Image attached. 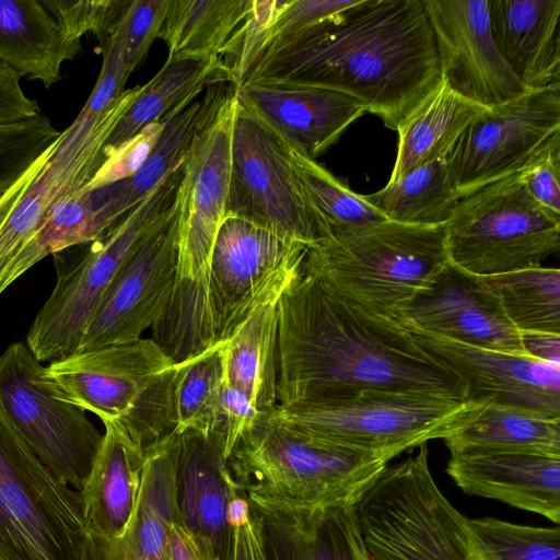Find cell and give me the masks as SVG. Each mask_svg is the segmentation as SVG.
Wrapping results in <instances>:
<instances>
[{
  "label": "cell",
  "mask_w": 560,
  "mask_h": 560,
  "mask_svg": "<svg viewBox=\"0 0 560 560\" xmlns=\"http://www.w3.org/2000/svg\"><path fill=\"white\" fill-rule=\"evenodd\" d=\"M393 458L314 441L261 411L228 464L249 500L314 509L354 506Z\"/></svg>",
  "instance_id": "obj_4"
},
{
  "label": "cell",
  "mask_w": 560,
  "mask_h": 560,
  "mask_svg": "<svg viewBox=\"0 0 560 560\" xmlns=\"http://www.w3.org/2000/svg\"><path fill=\"white\" fill-rule=\"evenodd\" d=\"M183 163L100 237L51 255L56 284L26 336V346L37 361L51 362L74 353L89 317L120 267L173 210Z\"/></svg>",
  "instance_id": "obj_8"
},
{
  "label": "cell",
  "mask_w": 560,
  "mask_h": 560,
  "mask_svg": "<svg viewBox=\"0 0 560 560\" xmlns=\"http://www.w3.org/2000/svg\"><path fill=\"white\" fill-rule=\"evenodd\" d=\"M363 198L386 220L413 225H444L459 201L446 159L413 168Z\"/></svg>",
  "instance_id": "obj_35"
},
{
  "label": "cell",
  "mask_w": 560,
  "mask_h": 560,
  "mask_svg": "<svg viewBox=\"0 0 560 560\" xmlns=\"http://www.w3.org/2000/svg\"><path fill=\"white\" fill-rule=\"evenodd\" d=\"M499 54L529 90L560 85V0H488Z\"/></svg>",
  "instance_id": "obj_26"
},
{
  "label": "cell",
  "mask_w": 560,
  "mask_h": 560,
  "mask_svg": "<svg viewBox=\"0 0 560 560\" xmlns=\"http://www.w3.org/2000/svg\"><path fill=\"white\" fill-rule=\"evenodd\" d=\"M44 370L26 345L8 346L0 355V406L37 458L58 479L81 490L103 433L83 409L50 392Z\"/></svg>",
  "instance_id": "obj_12"
},
{
  "label": "cell",
  "mask_w": 560,
  "mask_h": 560,
  "mask_svg": "<svg viewBox=\"0 0 560 560\" xmlns=\"http://www.w3.org/2000/svg\"><path fill=\"white\" fill-rule=\"evenodd\" d=\"M220 435L187 430L179 434L176 501L180 521L207 539L220 560L235 559L236 529L226 521L230 502L243 493Z\"/></svg>",
  "instance_id": "obj_22"
},
{
  "label": "cell",
  "mask_w": 560,
  "mask_h": 560,
  "mask_svg": "<svg viewBox=\"0 0 560 560\" xmlns=\"http://www.w3.org/2000/svg\"><path fill=\"white\" fill-rule=\"evenodd\" d=\"M175 200V199H174ZM176 273V207L133 249L88 319L75 352L137 341L165 313Z\"/></svg>",
  "instance_id": "obj_16"
},
{
  "label": "cell",
  "mask_w": 560,
  "mask_h": 560,
  "mask_svg": "<svg viewBox=\"0 0 560 560\" xmlns=\"http://www.w3.org/2000/svg\"><path fill=\"white\" fill-rule=\"evenodd\" d=\"M167 8L168 0L121 1L118 14L106 34L115 33L120 38L129 73L143 62L153 42L160 37Z\"/></svg>",
  "instance_id": "obj_43"
},
{
  "label": "cell",
  "mask_w": 560,
  "mask_h": 560,
  "mask_svg": "<svg viewBox=\"0 0 560 560\" xmlns=\"http://www.w3.org/2000/svg\"><path fill=\"white\" fill-rule=\"evenodd\" d=\"M60 135L44 114L0 126V197Z\"/></svg>",
  "instance_id": "obj_42"
},
{
  "label": "cell",
  "mask_w": 560,
  "mask_h": 560,
  "mask_svg": "<svg viewBox=\"0 0 560 560\" xmlns=\"http://www.w3.org/2000/svg\"><path fill=\"white\" fill-rule=\"evenodd\" d=\"M235 94L240 105L291 149L314 160L365 113L354 98L318 86L246 81L235 88Z\"/></svg>",
  "instance_id": "obj_21"
},
{
  "label": "cell",
  "mask_w": 560,
  "mask_h": 560,
  "mask_svg": "<svg viewBox=\"0 0 560 560\" xmlns=\"http://www.w3.org/2000/svg\"><path fill=\"white\" fill-rule=\"evenodd\" d=\"M443 441L451 455L513 453L560 458V420L486 405Z\"/></svg>",
  "instance_id": "obj_33"
},
{
  "label": "cell",
  "mask_w": 560,
  "mask_h": 560,
  "mask_svg": "<svg viewBox=\"0 0 560 560\" xmlns=\"http://www.w3.org/2000/svg\"><path fill=\"white\" fill-rule=\"evenodd\" d=\"M260 412L243 392L223 381L218 416L212 431L222 439L226 458Z\"/></svg>",
  "instance_id": "obj_49"
},
{
  "label": "cell",
  "mask_w": 560,
  "mask_h": 560,
  "mask_svg": "<svg viewBox=\"0 0 560 560\" xmlns=\"http://www.w3.org/2000/svg\"><path fill=\"white\" fill-rule=\"evenodd\" d=\"M179 434L145 452L136 511L117 538L88 533L83 560H171L170 530L180 518L176 501Z\"/></svg>",
  "instance_id": "obj_23"
},
{
  "label": "cell",
  "mask_w": 560,
  "mask_h": 560,
  "mask_svg": "<svg viewBox=\"0 0 560 560\" xmlns=\"http://www.w3.org/2000/svg\"><path fill=\"white\" fill-rule=\"evenodd\" d=\"M236 106L234 85L222 82L185 155L175 192V283L159 328L180 343H205L215 336L209 278L225 218Z\"/></svg>",
  "instance_id": "obj_3"
},
{
  "label": "cell",
  "mask_w": 560,
  "mask_h": 560,
  "mask_svg": "<svg viewBox=\"0 0 560 560\" xmlns=\"http://www.w3.org/2000/svg\"><path fill=\"white\" fill-rule=\"evenodd\" d=\"M447 262L444 225L384 220L316 243L302 270L360 308L397 320Z\"/></svg>",
  "instance_id": "obj_5"
},
{
  "label": "cell",
  "mask_w": 560,
  "mask_h": 560,
  "mask_svg": "<svg viewBox=\"0 0 560 560\" xmlns=\"http://www.w3.org/2000/svg\"><path fill=\"white\" fill-rule=\"evenodd\" d=\"M280 0H252L250 10L220 57L225 79L240 86L262 58L269 27L283 7Z\"/></svg>",
  "instance_id": "obj_41"
},
{
  "label": "cell",
  "mask_w": 560,
  "mask_h": 560,
  "mask_svg": "<svg viewBox=\"0 0 560 560\" xmlns=\"http://www.w3.org/2000/svg\"><path fill=\"white\" fill-rule=\"evenodd\" d=\"M141 91L142 85L125 90L97 115L81 109L0 197V266L37 231L60 200L85 188L106 159L110 133Z\"/></svg>",
  "instance_id": "obj_11"
},
{
  "label": "cell",
  "mask_w": 560,
  "mask_h": 560,
  "mask_svg": "<svg viewBox=\"0 0 560 560\" xmlns=\"http://www.w3.org/2000/svg\"><path fill=\"white\" fill-rule=\"evenodd\" d=\"M58 24L73 38L80 39L86 33L98 39L114 23L121 0H42Z\"/></svg>",
  "instance_id": "obj_47"
},
{
  "label": "cell",
  "mask_w": 560,
  "mask_h": 560,
  "mask_svg": "<svg viewBox=\"0 0 560 560\" xmlns=\"http://www.w3.org/2000/svg\"><path fill=\"white\" fill-rule=\"evenodd\" d=\"M470 521L477 534L501 560H560L559 525H520L491 516Z\"/></svg>",
  "instance_id": "obj_40"
},
{
  "label": "cell",
  "mask_w": 560,
  "mask_h": 560,
  "mask_svg": "<svg viewBox=\"0 0 560 560\" xmlns=\"http://www.w3.org/2000/svg\"><path fill=\"white\" fill-rule=\"evenodd\" d=\"M526 353L533 358L560 364V336L521 334Z\"/></svg>",
  "instance_id": "obj_53"
},
{
  "label": "cell",
  "mask_w": 560,
  "mask_h": 560,
  "mask_svg": "<svg viewBox=\"0 0 560 560\" xmlns=\"http://www.w3.org/2000/svg\"><path fill=\"white\" fill-rule=\"evenodd\" d=\"M291 150L304 194L317 221L322 241L386 220L363 198V195L346 187L314 159Z\"/></svg>",
  "instance_id": "obj_38"
},
{
  "label": "cell",
  "mask_w": 560,
  "mask_h": 560,
  "mask_svg": "<svg viewBox=\"0 0 560 560\" xmlns=\"http://www.w3.org/2000/svg\"><path fill=\"white\" fill-rule=\"evenodd\" d=\"M307 247L250 220L225 217L213 246L209 295L219 343L253 306L301 271Z\"/></svg>",
  "instance_id": "obj_14"
},
{
  "label": "cell",
  "mask_w": 560,
  "mask_h": 560,
  "mask_svg": "<svg viewBox=\"0 0 560 560\" xmlns=\"http://www.w3.org/2000/svg\"><path fill=\"white\" fill-rule=\"evenodd\" d=\"M81 491L31 451L0 406V560H83Z\"/></svg>",
  "instance_id": "obj_9"
},
{
  "label": "cell",
  "mask_w": 560,
  "mask_h": 560,
  "mask_svg": "<svg viewBox=\"0 0 560 560\" xmlns=\"http://www.w3.org/2000/svg\"><path fill=\"white\" fill-rule=\"evenodd\" d=\"M103 441L81 491L86 530L120 537L136 511L145 453L116 421H104Z\"/></svg>",
  "instance_id": "obj_27"
},
{
  "label": "cell",
  "mask_w": 560,
  "mask_h": 560,
  "mask_svg": "<svg viewBox=\"0 0 560 560\" xmlns=\"http://www.w3.org/2000/svg\"><path fill=\"white\" fill-rule=\"evenodd\" d=\"M222 346L175 366L174 407L176 433L187 430L212 431L224 381Z\"/></svg>",
  "instance_id": "obj_39"
},
{
  "label": "cell",
  "mask_w": 560,
  "mask_h": 560,
  "mask_svg": "<svg viewBox=\"0 0 560 560\" xmlns=\"http://www.w3.org/2000/svg\"><path fill=\"white\" fill-rule=\"evenodd\" d=\"M252 518L250 504L243 492L235 497L226 509V521L231 527L237 529L245 526Z\"/></svg>",
  "instance_id": "obj_54"
},
{
  "label": "cell",
  "mask_w": 560,
  "mask_h": 560,
  "mask_svg": "<svg viewBox=\"0 0 560 560\" xmlns=\"http://www.w3.org/2000/svg\"><path fill=\"white\" fill-rule=\"evenodd\" d=\"M521 334L560 336V271L536 267L485 278Z\"/></svg>",
  "instance_id": "obj_37"
},
{
  "label": "cell",
  "mask_w": 560,
  "mask_h": 560,
  "mask_svg": "<svg viewBox=\"0 0 560 560\" xmlns=\"http://www.w3.org/2000/svg\"><path fill=\"white\" fill-rule=\"evenodd\" d=\"M375 388L467 399L457 376L404 325L360 308L301 268L278 301V406Z\"/></svg>",
  "instance_id": "obj_1"
},
{
  "label": "cell",
  "mask_w": 560,
  "mask_h": 560,
  "mask_svg": "<svg viewBox=\"0 0 560 560\" xmlns=\"http://www.w3.org/2000/svg\"><path fill=\"white\" fill-rule=\"evenodd\" d=\"M481 107L456 92L442 79L399 124L398 151L389 182L440 158H446Z\"/></svg>",
  "instance_id": "obj_31"
},
{
  "label": "cell",
  "mask_w": 560,
  "mask_h": 560,
  "mask_svg": "<svg viewBox=\"0 0 560 560\" xmlns=\"http://www.w3.org/2000/svg\"><path fill=\"white\" fill-rule=\"evenodd\" d=\"M406 328L421 348L457 376L468 400L560 420V364Z\"/></svg>",
  "instance_id": "obj_19"
},
{
  "label": "cell",
  "mask_w": 560,
  "mask_h": 560,
  "mask_svg": "<svg viewBox=\"0 0 560 560\" xmlns=\"http://www.w3.org/2000/svg\"><path fill=\"white\" fill-rule=\"evenodd\" d=\"M226 82L220 59L167 58L110 133L105 156L149 124L168 119L197 100L209 85Z\"/></svg>",
  "instance_id": "obj_32"
},
{
  "label": "cell",
  "mask_w": 560,
  "mask_h": 560,
  "mask_svg": "<svg viewBox=\"0 0 560 560\" xmlns=\"http://www.w3.org/2000/svg\"><path fill=\"white\" fill-rule=\"evenodd\" d=\"M81 51L42 0H0V61L49 88Z\"/></svg>",
  "instance_id": "obj_28"
},
{
  "label": "cell",
  "mask_w": 560,
  "mask_h": 560,
  "mask_svg": "<svg viewBox=\"0 0 560 560\" xmlns=\"http://www.w3.org/2000/svg\"><path fill=\"white\" fill-rule=\"evenodd\" d=\"M170 119L149 124L112 151L83 190L94 191L132 176L155 147Z\"/></svg>",
  "instance_id": "obj_45"
},
{
  "label": "cell",
  "mask_w": 560,
  "mask_h": 560,
  "mask_svg": "<svg viewBox=\"0 0 560 560\" xmlns=\"http://www.w3.org/2000/svg\"><path fill=\"white\" fill-rule=\"evenodd\" d=\"M483 406L439 394L375 388L336 399L277 406L269 413L314 441L396 457L431 440L451 436Z\"/></svg>",
  "instance_id": "obj_7"
},
{
  "label": "cell",
  "mask_w": 560,
  "mask_h": 560,
  "mask_svg": "<svg viewBox=\"0 0 560 560\" xmlns=\"http://www.w3.org/2000/svg\"><path fill=\"white\" fill-rule=\"evenodd\" d=\"M171 560H220L211 544L187 528L180 518L170 530Z\"/></svg>",
  "instance_id": "obj_51"
},
{
  "label": "cell",
  "mask_w": 560,
  "mask_h": 560,
  "mask_svg": "<svg viewBox=\"0 0 560 560\" xmlns=\"http://www.w3.org/2000/svg\"><path fill=\"white\" fill-rule=\"evenodd\" d=\"M106 231L90 191L80 190L63 198L37 231L0 266V295L42 259L94 241Z\"/></svg>",
  "instance_id": "obj_36"
},
{
  "label": "cell",
  "mask_w": 560,
  "mask_h": 560,
  "mask_svg": "<svg viewBox=\"0 0 560 560\" xmlns=\"http://www.w3.org/2000/svg\"><path fill=\"white\" fill-rule=\"evenodd\" d=\"M234 560H266L258 522L253 515L245 526L236 529Z\"/></svg>",
  "instance_id": "obj_52"
},
{
  "label": "cell",
  "mask_w": 560,
  "mask_h": 560,
  "mask_svg": "<svg viewBox=\"0 0 560 560\" xmlns=\"http://www.w3.org/2000/svg\"><path fill=\"white\" fill-rule=\"evenodd\" d=\"M517 176L539 205L560 214V130L545 141Z\"/></svg>",
  "instance_id": "obj_46"
},
{
  "label": "cell",
  "mask_w": 560,
  "mask_h": 560,
  "mask_svg": "<svg viewBox=\"0 0 560 560\" xmlns=\"http://www.w3.org/2000/svg\"><path fill=\"white\" fill-rule=\"evenodd\" d=\"M221 83L209 85L203 98L194 101L166 122L155 147L132 176L90 191L106 230L118 223L183 163Z\"/></svg>",
  "instance_id": "obj_29"
},
{
  "label": "cell",
  "mask_w": 560,
  "mask_h": 560,
  "mask_svg": "<svg viewBox=\"0 0 560 560\" xmlns=\"http://www.w3.org/2000/svg\"><path fill=\"white\" fill-rule=\"evenodd\" d=\"M358 1L285 0L269 27L265 54L334 20Z\"/></svg>",
  "instance_id": "obj_44"
},
{
  "label": "cell",
  "mask_w": 560,
  "mask_h": 560,
  "mask_svg": "<svg viewBox=\"0 0 560 560\" xmlns=\"http://www.w3.org/2000/svg\"><path fill=\"white\" fill-rule=\"evenodd\" d=\"M448 261L488 278L540 267L560 247V214L539 205L517 173L459 199L444 224Z\"/></svg>",
  "instance_id": "obj_10"
},
{
  "label": "cell",
  "mask_w": 560,
  "mask_h": 560,
  "mask_svg": "<svg viewBox=\"0 0 560 560\" xmlns=\"http://www.w3.org/2000/svg\"><path fill=\"white\" fill-rule=\"evenodd\" d=\"M285 288L257 302L222 346L224 381L264 412L278 406V301Z\"/></svg>",
  "instance_id": "obj_30"
},
{
  "label": "cell",
  "mask_w": 560,
  "mask_h": 560,
  "mask_svg": "<svg viewBox=\"0 0 560 560\" xmlns=\"http://www.w3.org/2000/svg\"><path fill=\"white\" fill-rule=\"evenodd\" d=\"M446 472L465 493L560 521V458L530 454L451 455Z\"/></svg>",
  "instance_id": "obj_25"
},
{
  "label": "cell",
  "mask_w": 560,
  "mask_h": 560,
  "mask_svg": "<svg viewBox=\"0 0 560 560\" xmlns=\"http://www.w3.org/2000/svg\"><path fill=\"white\" fill-rule=\"evenodd\" d=\"M103 50V65L96 84L82 110L97 115L105 112L124 92L130 73L124 60L120 38L108 33L98 39Z\"/></svg>",
  "instance_id": "obj_48"
},
{
  "label": "cell",
  "mask_w": 560,
  "mask_h": 560,
  "mask_svg": "<svg viewBox=\"0 0 560 560\" xmlns=\"http://www.w3.org/2000/svg\"><path fill=\"white\" fill-rule=\"evenodd\" d=\"M558 130L560 85L532 90L482 112L445 158L458 198L518 173Z\"/></svg>",
  "instance_id": "obj_15"
},
{
  "label": "cell",
  "mask_w": 560,
  "mask_h": 560,
  "mask_svg": "<svg viewBox=\"0 0 560 560\" xmlns=\"http://www.w3.org/2000/svg\"><path fill=\"white\" fill-rule=\"evenodd\" d=\"M22 75L0 61V126L13 125L42 115L36 100L21 88Z\"/></svg>",
  "instance_id": "obj_50"
},
{
  "label": "cell",
  "mask_w": 560,
  "mask_h": 560,
  "mask_svg": "<svg viewBox=\"0 0 560 560\" xmlns=\"http://www.w3.org/2000/svg\"><path fill=\"white\" fill-rule=\"evenodd\" d=\"M442 79L464 98L492 108L532 90L505 63L491 33L488 0H421Z\"/></svg>",
  "instance_id": "obj_18"
},
{
  "label": "cell",
  "mask_w": 560,
  "mask_h": 560,
  "mask_svg": "<svg viewBox=\"0 0 560 560\" xmlns=\"http://www.w3.org/2000/svg\"><path fill=\"white\" fill-rule=\"evenodd\" d=\"M397 320L467 346L527 354L521 332L509 320L492 287L450 261L398 311Z\"/></svg>",
  "instance_id": "obj_20"
},
{
  "label": "cell",
  "mask_w": 560,
  "mask_h": 560,
  "mask_svg": "<svg viewBox=\"0 0 560 560\" xmlns=\"http://www.w3.org/2000/svg\"><path fill=\"white\" fill-rule=\"evenodd\" d=\"M252 0H168L160 34L167 58L220 59Z\"/></svg>",
  "instance_id": "obj_34"
},
{
  "label": "cell",
  "mask_w": 560,
  "mask_h": 560,
  "mask_svg": "<svg viewBox=\"0 0 560 560\" xmlns=\"http://www.w3.org/2000/svg\"><path fill=\"white\" fill-rule=\"evenodd\" d=\"M175 363L152 338H141L54 360L45 366L44 381L57 398L102 422L120 421Z\"/></svg>",
  "instance_id": "obj_17"
},
{
  "label": "cell",
  "mask_w": 560,
  "mask_h": 560,
  "mask_svg": "<svg viewBox=\"0 0 560 560\" xmlns=\"http://www.w3.org/2000/svg\"><path fill=\"white\" fill-rule=\"evenodd\" d=\"M418 447L354 505L371 560H501L440 490L427 443Z\"/></svg>",
  "instance_id": "obj_6"
},
{
  "label": "cell",
  "mask_w": 560,
  "mask_h": 560,
  "mask_svg": "<svg viewBox=\"0 0 560 560\" xmlns=\"http://www.w3.org/2000/svg\"><path fill=\"white\" fill-rule=\"evenodd\" d=\"M229 215L265 225L307 248L322 241L291 148L238 102L225 208Z\"/></svg>",
  "instance_id": "obj_13"
},
{
  "label": "cell",
  "mask_w": 560,
  "mask_h": 560,
  "mask_svg": "<svg viewBox=\"0 0 560 560\" xmlns=\"http://www.w3.org/2000/svg\"><path fill=\"white\" fill-rule=\"evenodd\" d=\"M249 504L266 560H371L354 506Z\"/></svg>",
  "instance_id": "obj_24"
},
{
  "label": "cell",
  "mask_w": 560,
  "mask_h": 560,
  "mask_svg": "<svg viewBox=\"0 0 560 560\" xmlns=\"http://www.w3.org/2000/svg\"><path fill=\"white\" fill-rule=\"evenodd\" d=\"M441 80L421 0H359L334 20L267 51L244 82L337 91L396 130Z\"/></svg>",
  "instance_id": "obj_2"
}]
</instances>
